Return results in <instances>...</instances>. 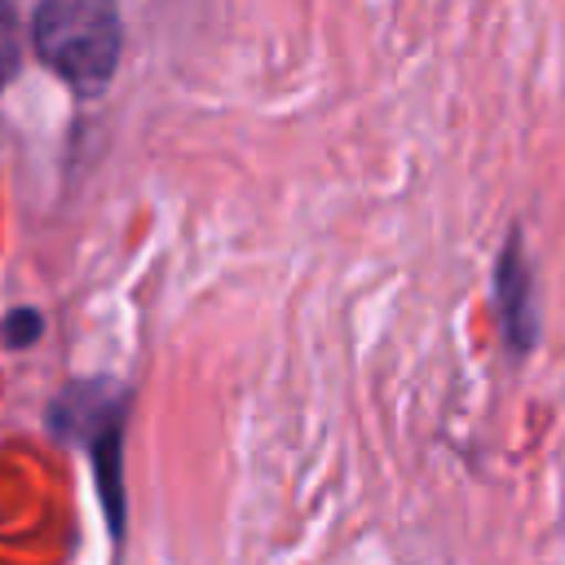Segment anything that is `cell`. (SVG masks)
<instances>
[{
    "instance_id": "2",
    "label": "cell",
    "mask_w": 565,
    "mask_h": 565,
    "mask_svg": "<svg viewBox=\"0 0 565 565\" xmlns=\"http://www.w3.org/2000/svg\"><path fill=\"white\" fill-rule=\"evenodd\" d=\"M494 305H499V322L508 335V349L516 358H525L539 335H543V318H539V287H534V269L521 243V230L508 234L499 265H494Z\"/></svg>"
},
{
    "instance_id": "3",
    "label": "cell",
    "mask_w": 565,
    "mask_h": 565,
    "mask_svg": "<svg viewBox=\"0 0 565 565\" xmlns=\"http://www.w3.org/2000/svg\"><path fill=\"white\" fill-rule=\"evenodd\" d=\"M18 57H22L18 18H13V4H9V0H0V88L13 79V71H18Z\"/></svg>"
},
{
    "instance_id": "1",
    "label": "cell",
    "mask_w": 565,
    "mask_h": 565,
    "mask_svg": "<svg viewBox=\"0 0 565 565\" xmlns=\"http://www.w3.org/2000/svg\"><path fill=\"white\" fill-rule=\"evenodd\" d=\"M31 35L40 62L53 66L75 93L106 88L124 49L115 0H40Z\"/></svg>"
}]
</instances>
